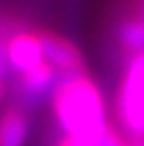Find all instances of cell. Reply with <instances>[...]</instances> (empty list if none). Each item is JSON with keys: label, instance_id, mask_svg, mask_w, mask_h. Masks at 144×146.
<instances>
[{"label": "cell", "instance_id": "obj_3", "mask_svg": "<svg viewBox=\"0 0 144 146\" xmlns=\"http://www.w3.org/2000/svg\"><path fill=\"white\" fill-rule=\"evenodd\" d=\"M37 36L41 41L45 62L52 64V69L58 73V80L88 73L84 54L71 39L50 30V28H37Z\"/></svg>", "mask_w": 144, "mask_h": 146}, {"label": "cell", "instance_id": "obj_1", "mask_svg": "<svg viewBox=\"0 0 144 146\" xmlns=\"http://www.w3.org/2000/svg\"><path fill=\"white\" fill-rule=\"evenodd\" d=\"M52 118L65 135H88L99 140L108 129V105L90 73L58 80L50 97Z\"/></svg>", "mask_w": 144, "mask_h": 146}, {"label": "cell", "instance_id": "obj_5", "mask_svg": "<svg viewBox=\"0 0 144 146\" xmlns=\"http://www.w3.org/2000/svg\"><path fill=\"white\" fill-rule=\"evenodd\" d=\"M56 84H58V73L47 62H41L28 73L15 75V99H17L15 105L30 110L32 105L50 101Z\"/></svg>", "mask_w": 144, "mask_h": 146}, {"label": "cell", "instance_id": "obj_6", "mask_svg": "<svg viewBox=\"0 0 144 146\" xmlns=\"http://www.w3.org/2000/svg\"><path fill=\"white\" fill-rule=\"evenodd\" d=\"M30 135L28 110L9 105L0 112V146H26Z\"/></svg>", "mask_w": 144, "mask_h": 146}, {"label": "cell", "instance_id": "obj_4", "mask_svg": "<svg viewBox=\"0 0 144 146\" xmlns=\"http://www.w3.org/2000/svg\"><path fill=\"white\" fill-rule=\"evenodd\" d=\"M5 56L9 73L13 75L28 73L41 62H45L37 30H28V28H15L9 32L5 43Z\"/></svg>", "mask_w": 144, "mask_h": 146}, {"label": "cell", "instance_id": "obj_2", "mask_svg": "<svg viewBox=\"0 0 144 146\" xmlns=\"http://www.w3.org/2000/svg\"><path fill=\"white\" fill-rule=\"evenodd\" d=\"M112 123L123 135H144V52L121 67Z\"/></svg>", "mask_w": 144, "mask_h": 146}, {"label": "cell", "instance_id": "obj_9", "mask_svg": "<svg viewBox=\"0 0 144 146\" xmlns=\"http://www.w3.org/2000/svg\"><path fill=\"white\" fill-rule=\"evenodd\" d=\"M5 95H7V71L0 69V101L5 99Z\"/></svg>", "mask_w": 144, "mask_h": 146}, {"label": "cell", "instance_id": "obj_8", "mask_svg": "<svg viewBox=\"0 0 144 146\" xmlns=\"http://www.w3.org/2000/svg\"><path fill=\"white\" fill-rule=\"evenodd\" d=\"M99 146H127L125 135H123V133L118 131V127L112 123V120H110L108 129H105V131H103V135H101Z\"/></svg>", "mask_w": 144, "mask_h": 146}, {"label": "cell", "instance_id": "obj_7", "mask_svg": "<svg viewBox=\"0 0 144 146\" xmlns=\"http://www.w3.org/2000/svg\"><path fill=\"white\" fill-rule=\"evenodd\" d=\"M99 140L88 137V135H65V133H60V137L54 142V146H99Z\"/></svg>", "mask_w": 144, "mask_h": 146}]
</instances>
